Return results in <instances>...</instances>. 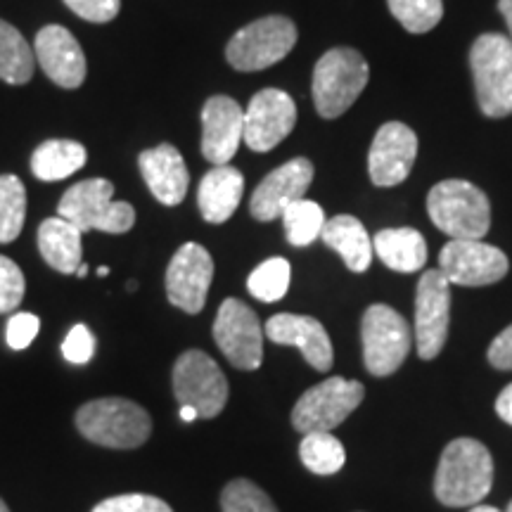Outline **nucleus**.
Returning a JSON list of instances; mask_svg holds the SVG:
<instances>
[{
	"instance_id": "obj_44",
	"label": "nucleus",
	"mask_w": 512,
	"mask_h": 512,
	"mask_svg": "<svg viewBox=\"0 0 512 512\" xmlns=\"http://www.w3.org/2000/svg\"><path fill=\"white\" fill-rule=\"evenodd\" d=\"M76 275H79V278H86V275H88V266L81 264L79 268H76Z\"/></svg>"
},
{
	"instance_id": "obj_29",
	"label": "nucleus",
	"mask_w": 512,
	"mask_h": 512,
	"mask_svg": "<svg viewBox=\"0 0 512 512\" xmlns=\"http://www.w3.org/2000/svg\"><path fill=\"white\" fill-rule=\"evenodd\" d=\"M283 226L287 233V240H290L292 247H309L320 238L325 226V211L318 202L313 200H302L287 204V209L283 211Z\"/></svg>"
},
{
	"instance_id": "obj_6",
	"label": "nucleus",
	"mask_w": 512,
	"mask_h": 512,
	"mask_svg": "<svg viewBox=\"0 0 512 512\" xmlns=\"http://www.w3.org/2000/svg\"><path fill=\"white\" fill-rule=\"evenodd\" d=\"M477 100L486 117L503 119L512 114V38L484 34L470 50Z\"/></svg>"
},
{
	"instance_id": "obj_39",
	"label": "nucleus",
	"mask_w": 512,
	"mask_h": 512,
	"mask_svg": "<svg viewBox=\"0 0 512 512\" xmlns=\"http://www.w3.org/2000/svg\"><path fill=\"white\" fill-rule=\"evenodd\" d=\"M489 363L498 370H512V325L491 342Z\"/></svg>"
},
{
	"instance_id": "obj_19",
	"label": "nucleus",
	"mask_w": 512,
	"mask_h": 512,
	"mask_svg": "<svg viewBox=\"0 0 512 512\" xmlns=\"http://www.w3.org/2000/svg\"><path fill=\"white\" fill-rule=\"evenodd\" d=\"M266 337L283 347H297L318 373H328L335 361V351L328 330L323 323L311 316H297V313H278L268 318Z\"/></svg>"
},
{
	"instance_id": "obj_46",
	"label": "nucleus",
	"mask_w": 512,
	"mask_h": 512,
	"mask_svg": "<svg viewBox=\"0 0 512 512\" xmlns=\"http://www.w3.org/2000/svg\"><path fill=\"white\" fill-rule=\"evenodd\" d=\"M98 275H100V278H105V275H110V268L100 266V268H98Z\"/></svg>"
},
{
	"instance_id": "obj_20",
	"label": "nucleus",
	"mask_w": 512,
	"mask_h": 512,
	"mask_svg": "<svg viewBox=\"0 0 512 512\" xmlns=\"http://www.w3.org/2000/svg\"><path fill=\"white\" fill-rule=\"evenodd\" d=\"M34 55L50 81L60 88H79L86 79V55L72 31L48 24L38 31Z\"/></svg>"
},
{
	"instance_id": "obj_37",
	"label": "nucleus",
	"mask_w": 512,
	"mask_h": 512,
	"mask_svg": "<svg viewBox=\"0 0 512 512\" xmlns=\"http://www.w3.org/2000/svg\"><path fill=\"white\" fill-rule=\"evenodd\" d=\"M64 5H67L74 15L95 24L112 22L121 10V0H64Z\"/></svg>"
},
{
	"instance_id": "obj_34",
	"label": "nucleus",
	"mask_w": 512,
	"mask_h": 512,
	"mask_svg": "<svg viewBox=\"0 0 512 512\" xmlns=\"http://www.w3.org/2000/svg\"><path fill=\"white\" fill-rule=\"evenodd\" d=\"M24 273L15 261L0 254V313L15 311L24 299Z\"/></svg>"
},
{
	"instance_id": "obj_11",
	"label": "nucleus",
	"mask_w": 512,
	"mask_h": 512,
	"mask_svg": "<svg viewBox=\"0 0 512 512\" xmlns=\"http://www.w3.org/2000/svg\"><path fill=\"white\" fill-rule=\"evenodd\" d=\"M214 339L230 366L256 370L264 361V328L256 313L240 299H226L214 320Z\"/></svg>"
},
{
	"instance_id": "obj_22",
	"label": "nucleus",
	"mask_w": 512,
	"mask_h": 512,
	"mask_svg": "<svg viewBox=\"0 0 512 512\" xmlns=\"http://www.w3.org/2000/svg\"><path fill=\"white\" fill-rule=\"evenodd\" d=\"M242 192H245V176L235 166L223 164L214 166L207 176L202 178L200 190H197V204L200 214L207 223H226L235 209L240 207Z\"/></svg>"
},
{
	"instance_id": "obj_33",
	"label": "nucleus",
	"mask_w": 512,
	"mask_h": 512,
	"mask_svg": "<svg viewBox=\"0 0 512 512\" xmlns=\"http://www.w3.org/2000/svg\"><path fill=\"white\" fill-rule=\"evenodd\" d=\"M223 512H278L271 496L249 479H233L221 491Z\"/></svg>"
},
{
	"instance_id": "obj_21",
	"label": "nucleus",
	"mask_w": 512,
	"mask_h": 512,
	"mask_svg": "<svg viewBox=\"0 0 512 512\" xmlns=\"http://www.w3.org/2000/svg\"><path fill=\"white\" fill-rule=\"evenodd\" d=\"M140 174H143L147 188L166 207H176L185 200L190 185L188 166L181 152L174 145L164 143L145 150L138 157Z\"/></svg>"
},
{
	"instance_id": "obj_16",
	"label": "nucleus",
	"mask_w": 512,
	"mask_h": 512,
	"mask_svg": "<svg viewBox=\"0 0 512 512\" xmlns=\"http://www.w3.org/2000/svg\"><path fill=\"white\" fill-rule=\"evenodd\" d=\"M418 157V136L401 121H389L375 133L368 152L370 181L377 188H394L413 171Z\"/></svg>"
},
{
	"instance_id": "obj_9",
	"label": "nucleus",
	"mask_w": 512,
	"mask_h": 512,
	"mask_svg": "<svg viewBox=\"0 0 512 512\" xmlns=\"http://www.w3.org/2000/svg\"><path fill=\"white\" fill-rule=\"evenodd\" d=\"M297 46V27L292 19L273 15L256 19L230 38L226 57L238 72H261L285 60Z\"/></svg>"
},
{
	"instance_id": "obj_1",
	"label": "nucleus",
	"mask_w": 512,
	"mask_h": 512,
	"mask_svg": "<svg viewBox=\"0 0 512 512\" xmlns=\"http://www.w3.org/2000/svg\"><path fill=\"white\" fill-rule=\"evenodd\" d=\"M494 486V458L477 439H456L441 453L434 494L448 508L479 505Z\"/></svg>"
},
{
	"instance_id": "obj_8",
	"label": "nucleus",
	"mask_w": 512,
	"mask_h": 512,
	"mask_svg": "<svg viewBox=\"0 0 512 512\" xmlns=\"http://www.w3.org/2000/svg\"><path fill=\"white\" fill-rule=\"evenodd\" d=\"M363 396H366V387L358 380H347V377L323 380L316 387L306 389L294 403V430L302 434L332 432L361 406Z\"/></svg>"
},
{
	"instance_id": "obj_32",
	"label": "nucleus",
	"mask_w": 512,
	"mask_h": 512,
	"mask_svg": "<svg viewBox=\"0 0 512 512\" xmlns=\"http://www.w3.org/2000/svg\"><path fill=\"white\" fill-rule=\"evenodd\" d=\"M387 5L401 27L411 34H427L444 17L441 0H387Z\"/></svg>"
},
{
	"instance_id": "obj_28",
	"label": "nucleus",
	"mask_w": 512,
	"mask_h": 512,
	"mask_svg": "<svg viewBox=\"0 0 512 512\" xmlns=\"http://www.w3.org/2000/svg\"><path fill=\"white\" fill-rule=\"evenodd\" d=\"M299 458L313 475H335L347 463V451L330 432H311L299 444Z\"/></svg>"
},
{
	"instance_id": "obj_30",
	"label": "nucleus",
	"mask_w": 512,
	"mask_h": 512,
	"mask_svg": "<svg viewBox=\"0 0 512 512\" xmlns=\"http://www.w3.org/2000/svg\"><path fill=\"white\" fill-rule=\"evenodd\" d=\"M27 219V190L17 176H0V245L15 242Z\"/></svg>"
},
{
	"instance_id": "obj_2",
	"label": "nucleus",
	"mask_w": 512,
	"mask_h": 512,
	"mask_svg": "<svg viewBox=\"0 0 512 512\" xmlns=\"http://www.w3.org/2000/svg\"><path fill=\"white\" fill-rule=\"evenodd\" d=\"M76 430L105 448H138L150 439L152 418L143 406L121 396L83 403L76 411Z\"/></svg>"
},
{
	"instance_id": "obj_48",
	"label": "nucleus",
	"mask_w": 512,
	"mask_h": 512,
	"mask_svg": "<svg viewBox=\"0 0 512 512\" xmlns=\"http://www.w3.org/2000/svg\"><path fill=\"white\" fill-rule=\"evenodd\" d=\"M505 512H512V501L508 503V510H505Z\"/></svg>"
},
{
	"instance_id": "obj_12",
	"label": "nucleus",
	"mask_w": 512,
	"mask_h": 512,
	"mask_svg": "<svg viewBox=\"0 0 512 512\" xmlns=\"http://www.w3.org/2000/svg\"><path fill=\"white\" fill-rule=\"evenodd\" d=\"M451 320V283L446 275L434 271L422 273L415 292V344L422 361H432L444 349Z\"/></svg>"
},
{
	"instance_id": "obj_45",
	"label": "nucleus",
	"mask_w": 512,
	"mask_h": 512,
	"mask_svg": "<svg viewBox=\"0 0 512 512\" xmlns=\"http://www.w3.org/2000/svg\"><path fill=\"white\" fill-rule=\"evenodd\" d=\"M126 290H128V292H136V290H138L136 280H131V283H126Z\"/></svg>"
},
{
	"instance_id": "obj_35",
	"label": "nucleus",
	"mask_w": 512,
	"mask_h": 512,
	"mask_svg": "<svg viewBox=\"0 0 512 512\" xmlns=\"http://www.w3.org/2000/svg\"><path fill=\"white\" fill-rule=\"evenodd\" d=\"M91 512H174L171 505L157 496L147 494H124L107 498L95 505Z\"/></svg>"
},
{
	"instance_id": "obj_41",
	"label": "nucleus",
	"mask_w": 512,
	"mask_h": 512,
	"mask_svg": "<svg viewBox=\"0 0 512 512\" xmlns=\"http://www.w3.org/2000/svg\"><path fill=\"white\" fill-rule=\"evenodd\" d=\"M498 10H501V15L505 19V24H508L510 36H512V0H498Z\"/></svg>"
},
{
	"instance_id": "obj_15",
	"label": "nucleus",
	"mask_w": 512,
	"mask_h": 512,
	"mask_svg": "<svg viewBox=\"0 0 512 512\" xmlns=\"http://www.w3.org/2000/svg\"><path fill=\"white\" fill-rule=\"evenodd\" d=\"M297 124V105L285 91L264 88L249 102L245 112V143L254 152H271L290 136Z\"/></svg>"
},
{
	"instance_id": "obj_5",
	"label": "nucleus",
	"mask_w": 512,
	"mask_h": 512,
	"mask_svg": "<svg viewBox=\"0 0 512 512\" xmlns=\"http://www.w3.org/2000/svg\"><path fill=\"white\" fill-rule=\"evenodd\" d=\"M114 185L105 178H88L69 188L62 195L57 211L62 219L74 223L81 233L102 230V233H128L136 223V209L128 202H114Z\"/></svg>"
},
{
	"instance_id": "obj_10",
	"label": "nucleus",
	"mask_w": 512,
	"mask_h": 512,
	"mask_svg": "<svg viewBox=\"0 0 512 512\" xmlns=\"http://www.w3.org/2000/svg\"><path fill=\"white\" fill-rule=\"evenodd\" d=\"M228 380L209 354L190 349L174 366V394L181 406H192L200 418H216L228 403Z\"/></svg>"
},
{
	"instance_id": "obj_17",
	"label": "nucleus",
	"mask_w": 512,
	"mask_h": 512,
	"mask_svg": "<svg viewBox=\"0 0 512 512\" xmlns=\"http://www.w3.org/2000/svg\"><path fill=\"white\" fill-rule=\"evenodd\" d=\"M313 183V164L306 157H294L271 171L254 190L249 211L256 221H275L283 216L287 204L302 200Z\"/></svg>"
},
{
	"instance_id": "obj_36",
	"label": "nucleus",
	"mask_w": 512,
	"mask_h": 512,
	"mask_svg": "<svg viewBox=\"0 0 512 512\" xmlns=\"http://www.w3.org/2000/svg\"><path fill=\"white\" fill-rule=\"evenodd\" d=\"M95 354V337L93 332L86 328V325H74L72 330L67 332L62 342V356L67 358L69 363H76V366H83L88 363Z\"/></svg>"
},
{
	"instance_id": "obj_13",
	"label": "nucleus",
	"mask_w": 512,
	"mask_h": 512,
	"mask_svg": "<svg viewBox=\"0 0 512 512\" xmlns=\"http://www.w3.org/2000/svg\"><path fill=\"white\" fill-rule=\"evenodd\" d=\"M505 252L482 240H451L439 254V271L451 285L484 287L508 275Z\"/></svg>"
},
{
	"instance_id": "obj_18",
	"label": "nucleus",
	"mask_w": 512,
	"mask_h": 512,
	"mask_svg": "<svg viewBox=\"0 0 512 512\" xmlns=\"http://www.w3.org/2000/svg\"><path fill=\"white\" fill-rule=\"evenodd\" d=\"M245 138V110L228 95H214L202 110V155L214 166L230 164Z\"/></svg>"
},
{
	"instance_id": "obj_27",
	"label": "nucleus",
	"mask_w": 512,
	"mask_h": 512,
	"mask_svg": "<svg viewBox=\"0 0 512 512\" xmlns=\"http://www.w3.org/2000/svg\"><path fill=\"white\" fill-rule=\"evenodd\" d=\"M34 74V50L12 24L0 19V79L22 86Z\"/></svg>"
},
{
	"instance_id": "obj_47",
	"label": "nucleus",
	"mask_w": 512,
	"mask_h": 512,
	"mask_svg": "<svg viewBox=\"0 0 512 512\" xmlns=\"http://www.w3.org/2000/svg\"><path fill=\"white\" fill-rule=\"evenodd\" d=\"M0 512H10V508H8V505H5L3 498H0Z\"/></svg>"
},
{
	"instance_id": "obj_7",
	"label": "nucleus",
	"mask_w": 512,
	"mask_h": 512,
	"mask_svg": "<svg viewBox=\"0 0 512 512\" xmlns=\"http://www.w3.org/2000/svg\"><path fill=\"white\" fill-rule=\"evenodd\" d=\"M363 361L370 375L387 377L396 373L413 347L411 325L387 304H373L361 323Z\"/></svg>"
},
{
	"instance_id": "obj_43",
	"label": "nucleus",
	"mask_w": 512,
	"mask_h": 512,
	"mask_svg": "<svg viewBox=\"0 0 512 512\" xmlns=\"http://www.w3.org/2000/svg\"><path fill=\"white\" fill-rule=\"evenodd\" d=\"M470 512H503V510L494 508V505H472Z\"/></svg>"
},
{
	"instance_id": "obj_40",
	"label": "nucleus",
	"mask_w": 512,
	"mask_h": 512,
	"mask_svg": "<svg viewBox=\"0 0 512 512\" xmlns=\"http://www.w3.org/2000/svg\"><path fill=\"white\" fill-rule=\"evenodd\" d=\"M496 413H498V418H501L503 422H508V425H512V384H508V387H505L503 392L498 394Z\"/></svg>"
},
{
	"instance_id": "obj_38",
	"label": "nucleus",
	"mask_w": 512,
	"mask_h": 512,
	"mask_svg": "<svg viewBox=\"0 0 512 512\" xmlns=\"http://www.w3.org/2000/svg\"><path fill=\"white\" fill-rule=\"evenodd\" d=\"M38 330H41V318L34 316V313H15V316L8 320V330H5L10 349H27L36 339Z\"/></svg>"
},
{
	"instance_id": "obj_23",
	"label": "nucleus",
	"mask_w": 512,
	"mask_h": 512,
	"mask_svg": "<svg viewBox=\"0 0 512 512\" xmlns=\"http://www.w3.org/2000/svg\"><path fill=\"white\" fill-rule=\"evenodd\" d=\"M325 245L342 256L349 271L366 273L373 261V240H370L366 226L356 216L342 214L335 219L325 221L323 233H320Z\"/></svg>"
},
{
	"instance_id": "obj_42",
	"label": "nucleus",
	"mask_w": 512,
	"mask_h": 512,
	"mask_svg": "<svg viewBox=\"0 0 512 512\" xmlns=\"http://www.w3.org/2000/svg\"><path fill=\"white\" fill-rule=\"evenodd\" d=\"M200 418V413L195 411V408L192 406H181V420L183 422H192V420H197Z\"/></svg>"
},
{
	"instance_id": "obj_3",
	"label": "nucleus",
	"mask_w": 512,
	"mask_h": 512,
	"mask_svg": "<svg viewBox=\"0 0 512 512\" xmlns=\"http://www.w3.org/2000/svg\"><path fill=\"white\" fill-rule=\"evenodd\" d=\"M427 211L434 226L451 240H482L489 233V197L460 178L434 185L427 195Z\"/></svg>"
},
{
	"instance_id": "obj_4",
	"label": "nucleus",
	"mask_w": 512,
	"mask_h": 512,
	"mask_svg": "<svg viewBox=\"0 0 512 512\" xmlns=\"http://www.w3.org/2000/svg\"><path fill=\"white\" fill-rule=\"evenodd\" d=\"M370 67L354 48H332L313 69V102L323 119H337L368 86Z\"/></svg>"
},
{
	"instance_id": "obj_25",
	"label": "nucleus",
	"mask_w": 512,
	"mask_h": 512,
	"mask_svg": "<svg viewBox=\"0 0 512 512\" xmlns=\"http://www.w3.org/2000/svg\"><path fill=\"white\" fill-rule=\"evenodd\" d=\"M373 252L387 268L415 273L427 264V242L415 228L380 230L373 240Z\"/></svg>"
},
{
	"instance_id": "obj_14",
	"label": "nucleus",
	"mask_w": 512,
	"mask_h": 512,
	"mask_svg": "<svg viewBox=\"0 0 512 512\" xmlns=\"http://www.w3.org/2000/svg\"><path fill=\"white\" fill-rule=\"evenodd\" d=\"M214 278V259L197 242H185L166 268V297L185 313H200Z\"/></svg>"
},
{
	"instance_id": "obj_31",
	"label": "nucleus",
	"mask_w": 512,
	"mask_h": 512,
	"mask_svg": "<svg viewBox=\"0 0 512 512\" xmlns=\"http://www.w3.org/2000/svg\"><path fill=\"white\" fill-rule=\"evenodd\" d=\"M290 278V261L283 259V256H273V259L254 268L252 275L247 278V290L259 302L273 304L280 302L290 290Z\"/></svg>"
},
{
	"instance_id": "obj_26",
	"label": "nucleus",
	"mask_w": 512,
	"mask_h": 512,
	"mask_svg": "<svg viewBox=\"0 0 512 512\" xmlns=\"http://www.w3.org/2000/svg\"><path fill=\"white\" fill-rule=\"evenodd\" d=\"M86 147L76 140H46L31 157V171L38 181L55 183L74 176L86 164Z\"/></svg>"
},
{
	"instance_id": "obj_24",
	"label": "nucleus",
	"mask_w": 512,
	"mask_h": 512,
	"mask_svg": "<svg viewBox=\"0 0 512 512\" xmlns=\"http://www.w3.org/2000/svg\"><path fill=\"white\" fill-rule=\"evenodd\" d=\"M81 230L62 216L46 219L38 228V252L50 268L60 273H76L83 264Z\"/></svg>"
}]
</instances>
